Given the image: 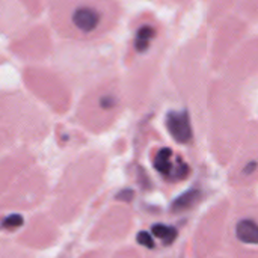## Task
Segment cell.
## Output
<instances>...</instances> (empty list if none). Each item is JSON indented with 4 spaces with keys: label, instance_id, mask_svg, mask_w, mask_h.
I'll list each match as a JSON object with an SVG mask.
<instances>
[{
    "label": "cell",
    "instance_id": "obj_1",
    "mask_svg": "<svg viewBox=\"0 0 258 258\" xmlns=\"http://www.w3.org/2000/svg\"><path fill=\"white\" fill-rule=\"evenodd\" d=\"M67 18L73 32L82 36L97 35L106 27L104 9L91 0H80L74 3Z\"/></svg>",
    "mask_w": 258,
    "mask_h": 258
},
{
    "label": "cell",
    "instance_id": "obj_2",
    "mask_svg": "<svg viewBox=\"0 0 258 258\" xmlns=\"http://www.w3.org/2000/svg\"><path fill=\"white\" fill-rule=\"evenodd\" d=\"M166 127L171 136L180 144H187L192 139V127L187 112H169L166 116Z\"/></svg>",
    "mask_w": 258,
    "mask_h": 258
},
{
    "label": "cell",
    "instance_id": "obj_3",
    "mask_svg": "<svg viewBox=\"0 0 258 258\" xmlns=\"http://www.w3.org/2000/svg\"><path fill=\"white\" fill-rule=\"evenodd\" d=\"M156 38H157V29L153 24H142L135 33V41H133L135 51L141 54L147 53L151 48Z\"/></svg>",
    "mask_w": 258,
    "mask_h": 258
},
{
    "label": "cell",
    "instance_id": "obj_4",
    "mask_svg": "<svg viewBox=\"0 0 258 258\" xmlns=\"http://www.w3.org/2000/svg\"><path fill=\"white\" fill-rule=\"evenodd\" d=\"M236 236L240 242L258 245V224L251 219H243L236 227Z\"/></svg>",
    "mask_w": 258,
    "mask_h": 258
},
{
    "label": "cell",
    "instance_id": "obj_5",
    "mask_svg": "<svg viewBox=\"0 0 258 258\" xmlns=\"http://www.w3.org/2000/svg\"><path fill=\"white\" fill-rule=\"evenodd\" d=\"M171 157H172V151L169 148H162L157 151L156 159H154V168L162 175H165L166 178H171L172 171H174V165L171 162Z\"/></svg>",
    "mask_w": 258,
    "mask_h": 258
},
{
    "label": "cell",
    "instance_id": "obj_6",
    "mask_svg": "<svg viewBox=\"0 0 258 258\" xmlns=\"http://www.w3.org/2000/svg\"><path fill=\"white\" fill-rule=\"evenodd\" d=\"M201 197V192L198 189H192V190H187L184 192L183 195H180L171 206L172 212H183V210H187L189 207H192L198 198Z\"/></svg>",
    "mask_w": 258,
    "mask_h": 258
},
{
    "label": "cell",
    "instance_id": "obj_7",
    "mask_svg": "<svg viewBox=\"0 0 258 258\" xmlns=\"http://www.w3.org/2000/svg\"><path fill=\"white\" fill-rule=\"evenodd\" d=\"M153 234L157 239H160L165 246H169L177 239V230L174 227H168V225H162V224H157L153 227Z\"/></svg>",
    "mask_w": 258,
    "mask_h": 258
},
{
    "label": "cell",
    "instance_id": "obj_8",
    "mask_svg": "<svg viewBox=\"0 0 258 258\" xmlns=\"http://www.w3.org/2000/svg\"><path fill=\"white\" fill-rule=\"evenodd\" d=\"M23 225V218L20 215H11L3 219V228H17Z\"/></svg>",
    "mask_w": 258,
    "mask_h": 258
},
{
    "label": "cell",
    "instance_id": "obj_9",
    "mask_svg": "<svg viewBox=\"0 0 258 258\" xmlns=\"http://www.w3.org/2000/svg\"><path fill=\"white\" fill-rule=\"evenodd\" d=\"M138 243L142 245V246H145V248H148V249H153L154 248V239L147 231H141L138 234Z\"/></svg>",
    "mask_w": 258,
    "mask_h": 258
},
{
    "label": "cell",
    "instance_id": "obj_10",
    "mask_svg": "<svg viewBox=\"0 0 258 258\" xmlns=\"http://www.w3.org/2000/svg\"><path fill=\"white\" fill-rule=\"evenodd\" d=\"M133 197H135V192H133L132 189L121 190V192L116 195V198H118V200H121V201H127V203L133 201Z\"/></svg>",
    "mask_w": 258,
    "mask_h": 258
},
{
    "label": "cell",
    "instance_id": "obj_11",
    "mask_svg": "<svg viewBox=\"0 0 258 258\" xmlns=\"http://www.w3.org/2000/svg\"><path fill=\"white\" fill-rule=\"evenodd\" d=\"M255 168H257V162H251L245 169H243V174H246V175H249L252 171H255Z\"/></svg>",
    "mask_w": 258,
    "mask_h": 258
}]
</instances>
